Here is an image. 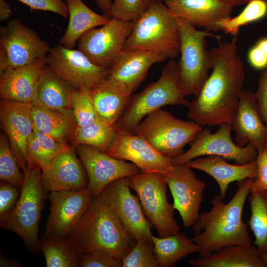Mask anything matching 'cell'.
I'll list each match as a JSON object with an SVG mask.
<instances>
[{
    "instance_id": "7dc6e473",
    "label": "cell",
    "mask_w": 267,
    "mask_h": 267,
    "mask_svg": "<svg viewBox=\"0 0 267 267\" xmlns=\"http://www.w3.org/2000/svg\"><path fill=\"white\" fill-rule=\"evenodd\" d=\"M255 95L262 120L267 125V69L259 76Z\"/></svg>"
},
{
    "instance_id": "f907efd6",
    "label": "cell",
    "mask_w": 267,
    "mask_h": 267,
    "mask_svg": "<svg viewBox=\"0 0 267 267\" xmlns=\"http://www.w3.org/2000/svg\"><path fill=\"white\" fill-rule=\"evenodd\" d=\"M21 264L17 261L14 260H9L4 257L2 253L0 256V267H21Z\"/></svg>"
},
{
    "instance_id": "4fadbf2b",
    "label": "cell",
    "mask_w": 267,
    "mask_h": 267,
    "mask_svg": "<svg viewBox=\"0 0 267 267\" xmlns=\"http://www.w3.org/2000/svg\"><path fill=\"white\" fill-rule=\"evenodd\" d=\"M127 177L109 183L100 194L135 240L153 242L152 223L145 217L138 196L132 193Z\"/></svg>"
},
{
    "instance_id": "7bdbcfd3",
    "label": "cell",
    "mask_w": 267,
    "mask_h": 267,
    "mask_svg": "<svg viewBox=\"0 0 267 267\" xmlns=\"http://www.w3.org/2000/svg\"><path fill=\"white\" fill-rule=\"evenodd\" d=\"M33 132L43 150L51 162L58 155L71 150L67 144L62 143L49 135L34 129Z\"/></svg>"
},
{
    "instance_id": "5b68a950",
    "label": "cell",
    "mask_w": 267,
    "mask_h": 267,
    "mask_svg": "<svg viewBox=\"0 0 267 267\" xmlns=\"http://www.w3.org/2000/svg\"><path fill=\"white\" fill-rule=\"evenodd\" d=\"M123 49L158 52L173 59L179 54V33L176 16L161 0L148 4L134 21Z\"/></svg>"
},
{
    "instance_id": "1f68e13d",
    "label": "cell",
    "mask_w": 267,
    "mask_h": 267,
    "mask_svg": "<svg viewBox=\"0 0 267 267\" xmlns=\"http://www.w3.org/2000/svg\"><path fill=\"white\" fill-rule=\"evenodd\" d=\"M39 247L44 255L46 267H78L80 253L68 237H43Z\"/></svg>"
},
{
    "instance_id": "9a60e30c",
    "label": "cell",
    "mask_w": 267,
    "mask_h": 267,
    "mask_svg": "<svg viewBox=\"0 0 267 267\" xmlns=\"http://www.w3.org/2000/svg\"><path fill=\"white\" fill-rule=\"evenodd\" d=\"M185 227H192L198 221L203 200L205 182L199 179L186 164H173L163 175Z\"/></svg>"
},
{
    "instance_id": "f5cc1de1",
    "label": "cell",
    "mask_w": 267,
    "mask_h": 267,
    "mask_svg": "<svg viewBox=\"0 0 267 267\" xmlns=\"http://www.w3.org/2000/svg\"><path fill=\"white\" fill-rule=\"evenodd\" d=\"M262 257L267 267V254H262Z\"/></svg>"
},
{
    "instance_id": "ba28073f",
    "label": "cell",
    "mask_w": 267,
    "mask_h": 267,
    "mask_svg": "<svg viewBox=\"0 0 267 267\" xmlns=\"http://www.w3.org/2000/svg\"><path fill=\"white\" fill-rule=\"evenodd\" d=\"M202 129L192 120H180L159 109L149 114L139 124L136 134L159 153L173 159L183 154L184 147L195 138Z\"/></svg>"
},
{
    "instance_id": "ac0fdd59",
    "label": "cell",
    "mask_w": 267,
    "mask_h": 267,
    "mask_svg": "<svg viewBox=\"0 0 267 267\" xmlns=\"http://www.w3.org/2000/svg\"><path fill=\"white\" fill-rule=\"evenodd\" d=\"M0 119L19 167L25 172L31 160L27 142L33 132L32 103L1 98Z\"/></svg>"
},
{
    "instance_id": "d6986e66",
    "label": "cell",
    "mask_w": 267,
    "mask_h": 267,
    "mask_svg": "<svg viewBox=\"0 0 267 267\" xmlns=\"http://www.w3.org/2000/svg\"><path fill=\"white\" fill-rule=\"evenodd\" d=\"M119 159L132 162L141 173L165 175L172 167V158L157 151L140 135L118 130L116 138L106 152Z\"/></svg>"
},
{
    "instance_id": "4dcf8cb0",
    "label": "cell",
    "mask_w": 267,
    "mask_h": 267,
    "mask_svg": "<svg viewBox=\"0 0 267 267\" xmlns=\"http://www.w3.org/2000/svg\"><path fill=\"white\" fill-rule=\"evenodd\" d=\"M154 250L159 267H173L180 260L192 253H198V246L180 230L172 235L158 238L153 235Z\"/></svg>"
},
{
    "instance_id": "60d3db41",
    "label": "cell",
    "mask_w": 267,
    "mask_h": 267,
    "mask_svg": "<svg viewBox=\"0 0 267 267\" xmlns=\"http://www.w3.org/2000/svg\"><path fill=\"white\" fill-rule=\"evenodd\" d=\"M21 188L2 181L0 184V222H3L16 206Z\"/></svg>"
},
{
    "instance_id": "f6af8a7d",
    "label": "cell",
    "mask_w": 267,
    "mask_h": 267,
    "mask_svg": "<svg viewBox=\"0 0 267 267\" xmlns=\"http://www.w3.org/2000/svg\"><path fill=\"white\" fill-rule=\"evenodd\" d=\"M27 150L30 160L34 161L40 167L42 173L45 172L51 162L43 150L34 132L28 140Z\"/></svg>"
},
{
    "instance_id": "7a4b0ae2",
    "label": "cell",
    "mask_w": 267,
    "mask_h": 267,
    "mask_svg": "<svg viewBox=\"0 0 267 267\" xmlns=\"http://www.w3.org/2000/svg\"><path fill=\"white\" fill-rule=\"evenodd\" d=\"M254 179L238 181L237 189L227 203L222 202L220 195H215L210 210L200 214L192 226V239L199 247L200 257L226 246L253 244L248 226L242 220V212Z\"/></svg>"
},
{
    "instance_id": "52a82bcc",
    "label": "cell",
    "mask_w": 267,
    "mask_h": 267,
    "mask_svg": "<svg viewBox=\"0 0 267 267\" xmlns=\"http://www.w3.org/2000/svg\"><path fill=\"white\" fill-rule=\"evenodd\" d=\"M176 17L179 33V53L177 63L180 84L188 95L196 97L212 70L210 50L206 48L207 37H220L207 30H197L186 20Z\"/></svg>"
},
{
    "instance_id": "2e32d148",
    "label": "cell",
    "mask_w": 267,
    "mask_h": 267,
    "mask_svg": "<svg viewBox=\"0 0 267 267\" xmlns=\"http://www.w3.org/2000/svg\"><path fill=\"white\" fill-rule=\"evenodd\" d=\"M0 46L7 55V69L31 63L46 56L51 48L35 30L23 24L18 18L0 26Z\"/></svg>"
},
{
    "instance_id": "4316f807",
    "label": "cell",
    "mask_w": 267,
    "mask_h": 267,
    "mask_svg": "<svg viewBox=\"0 0 267 267\" xmlns=\"http://www.w3.org/2000/svg\"><path fill=\"white\" fill-rule=\"evenodd\" d=\"M196 267H267L262 254L254 245L226 246L204 257L191 259Z\"/></svg>"
},
{
    "instance_id": "30bf717a",
    "label": "cell",
    "mask_w": 267,
    "mask_h": 267,
    "mask_svg": "<svg viewBox=\"0 0 267 267\" xmlns=\"http://www.w3.org/2000/svg\"><path fill=\"white\" fill-rule=\"evenodd\" d=\"M232 125L222 124L218 130L212 133L210 129H202L190 147L180 156L172 159V164H182L202 156L217 155L236 164L244 165L256 160L258 151L251 143L243 147L236 145L232 140Z\"/></svg>"
},
{
    "instance_id": "bcb514c9",
    "label": "cell",
    "mask_w": 267,
    "mask_h": 267,
    "mask_svg": "<svg viewBox=\"0 0 267 267\" xmlns=\"http://www.w3.org/2000/svg\"><path fill=\"white\" fill-rule=\"evenodd\" d=\"M248 58L251 66L256 69L267 67V37L260 39L249 50Z\"/></svg>"
},
{
    "instance_id": "7c38bea8",
    "label": "cell",
    "mask_w": 267,
    "mask_h": 267,
    "mask_svg": "<svg viewBox=\"0 0 267 267\" xmlns=\"http://www.w3.org/2000/svg\"><path fill=\"white\" fill-rule=\"evenodd\" d=\"M94 196L87 188L51 191L50 213L43 237H68L78 225Z\"/></svg>"
},
{
    "instance_id": "3957f363",
    "label": "cell",
    "mask_w": 267,
    "mask_h": 267,
    "mask_svg": "<svg viewBox=\"0 0 267 267\" xmlns=\"http://www.w3.org/2000/svg\"><path fill=\"white\" fill-rule=\"evenodd\" d=\"M68 238L79 253L101 250L122 259L137 241L100 194L93 197Z\"/></svg>"
},
{
    "instance_id": "f1b7e54d",
    "label": "cell",
    "mask_w": 267,
    "mask_h": 267,
    "mask_svg": "<svg viewBox=\"0 0 267 267\" xmlns=\"http://www.w3.org/2000/svg\"><path fill=\"white\" fill-rule=\"evenodd\" d=\"M69 10L67 28L60 44L74 49L80 38L89 30L107 24L112 18L99 14L89 8L82 0H65Z\"/></svg>"
},
{
    "instance_id": "681fc988",
    "label": "cell",
    "mask_w": 267,
    "mask_h": 267,
    "mask_svg": "<svg viewBox=\"0 0 267 267\" xmlns=\"http://www.w3.org/2000/svg\"><path fill=\"white\" fill-rule=\"evenodd\" d=\"M12 14L10 5L5 0H0V21L8 19Z\"/></svg>"
},
{
    "instance_id": "277c9868",
    "label": "cell",
    "mask_w": 267,
    "mask_h": 267,
    "mask_svg": "<svg viewBox=\"0 0 267 267\" xmlns=\"http://www.w3.org/2000/svg\"><path fill=\"white\" fill-rule=\"evenodd\" d=\"M187 95L179 79L177 63L170 59L157 81L132 94L115 126L118 130L135 134L139 124L150 113L167 105L188 106L190 102L185 98Z\"/></svg>"
},
{
    "instance_id": "cb8c5ba5",
    "label": "cell",
    "mask_w": 267,
    "mask_h": 267,
    "mask_svg": "<svg viewBox=\"0 0 267 267\" xmlns=\"http://www.w3.org/2000/svg\"><path fill=\"white\" fill-rule=\"evenodd\" d=\"M172 13L194 27L217 31V23L230 17L233 7L219 0H163Z\"/></svg>"
},
{
    "instance_id": "9c48e42d",
    "label": "cell",
    "mask_w": 267,
    "mask_h": 267,
    "mask_svg": "<svg viewBox=\"0 0 267 267\" xmlns=\"http://www.w3.org/2000/svg\"><path fill=\"white\" fill-rule=\"evenodd\" d=\"M127 178L130 187L139 198L145 217L154 226L160 237H166L180 230L174 217V205L168 201V185L163 175L158 172H140Z\"/></svg>"
},
{
    "instance_id": "ffe728a7",
    "label": "cell",
    "mask_w": 267,
    "mask_h": 267,
    "mask_svg": "<svg viewBox=\"0 0 267 267\" xmlns=\"http://www.w3.org/2000/svg\"><path fill=\"white\" fill-rule=\"evenodd\" d=\"M231 125L237 146L243 147L251 143L259 152L267 145V125L261 117L255 92L242 90Z\"/></svg>"
},
{
    "instance_id": "f546056e",
    "label": "cell",
    "mask_w": 267,
    "mask_h": 267,
    "mask_svg": "<svg viewBox=\"0 0 267 267\" xmlns=\"http://www.w3.org/2000/svg\"><path fill=\"white\" fill-rule=\"evenodd\" d=\"M33 104L32 118L34 129L67 144L76 122L72 110H53Z\"/></svg>"
},
{
    "instance_id": "8d00e7d4",
    "label": "cell",
    "mask_w": 267,
    "mask_h": 267,
    "mask_svg": "<svg viewBox=\"0 0 267 267\" xmlns=\"http://www.w3.org/2000/svg\"><path fill=\"white\" fill-rule=\"evenodd\" d=\"M90 89L87 87L77 89L72 96L71 107L77 127L85 126L98 119L90 95Z\"/></svg>"
},
{
    "instance_id": "d4e9b609",
    "label": "cell",
    "mask_w": 267,
    "mask_h": 267,
    "mask_svg": "<svg viewBox=\"0 0 267 267\" xmlns=\"http://www.w3.org/2000/svg\"><path fill=\"white\" fill-rule=\"evenodd\" d=\"M191 169L203 171L213 178L220 188V196L223 200L226 196L228 185L247 178H255L258 168L255 160L244 165L231 164L226 159L217 155H207L197 158L185 163Z\"/></svg>"
},
{
    "instance_id": "484cf974",
    "label": "cell",
    "mask_w": 267,
    "mask_h": 267,
    "mask_svg": "<svg viewBox=\"0 0 267 267\" xmlns=\"http://www.w3.org/2000/svg\"><path fill=\"white\" fill-rule=\"evenodd\" d=\"M133 93L123 84L108 78L98 83L90 90L97 118L115 125L127 107Z\"/></svg>"
},
{
    "instance_id": "ee69618b",
    "label": "cell",
    "mask_w": 267,
    "mask_h": 267,
    "mask_svg": "<svg viewBox=\"0 0 267 267\" xmlns=\"http://www.w3.org/2000/svg\"><path fill=\"white\" fill-rule=\"evenodd\" d=\"M256 161L257 176L252 182L250 192L267 191V145L258 152Z\"/></svg>"
},
{
    "instance_id": "d590c367",
    "label": "cell",
    "mask_w": 267,
    "mask_h": 267,
    "mask_svg": "<svg viewBox=\"0 0 267 267\" xmlns=\"http://www.w3.org/2000/svg\"><path fill=\"white\" fill-rule=\"evenodd\" d=\"M11 150L9 140L4 134L0 138V179L20 188L23 183V176Z\"/></svg>"
},
{
    "instance_id": "8992f818",
    "label": "cell",
    "mask_w": 267,
    "mask_h": 267,
    "mask_svg": "<svg viewBox=\"0 0 267 267\" xmlns=\"http://www.w3.org/2000/svg\"><path fill=\"white\" fill-rule=\"evenodd\" d=\"M40 167L31 160L24 172V178L18 201L8 217L2 222V228L11 230L24 241L27 249L35 253L40 249L39 226L44 198Z\"/></svg>"
},
{
    "instance_id": "836d02e7",
    "label": "cell",
    "mask_w": 267,
    "mask_h": 267,
    "mask_svg": "<svg viewBox=\"0 0 267 267\" xmlns=\"http://www.w3.org/2000/svg\"><path fill=\"white\" fill-rule=\"evenodd\" d=\"M248 201L251 210L249 225L253 232V244L262 254H267V191L250 192Z\"/></svg>"
},
{
    "instance_id": "44dd1931",
    "label": "cell",
    "mask_w": 267,
    "mask_h": 267,
    "mask_svg": "<svg viewBox=\"0 0 267 267\" xmlns=\"http://www.w3.org/2000/svg\"><path fill=\"white\" fill-rule=\"evenodd\" d=\"M88 176L82 162L72 150L63 152L51 161L41 174L44 192L80 190L87 188Z\"/></svg>"
},
{
    "instance_id": "5bb4252c",
    "label": "cell",
    "mask_w": 267,
    "mask_h": 267,
    "mask_svg": "<svg viewBox=\"0 0 267 267\" xmlns=\"http://www.w3.org/2000/svg\"><path fill=\"white\" fill-rule=\"evenodd\" d=\"M49 68L74 88H93L108 77L110 68L91 62L82 51L68 49L60 44L46 55Z\"/></svg>"
},
{
    "instance_id": "d6a6232c",
    "label": "cell",
    "mask_w": 267,
    "mask_h": 267,
    "mask_svg": "<svg viewBox=\"0 0 267 267\" xmlns=\"http://www.w3.org/2000/svg\"><path fill=\"white\" fill-rule=\"evenodd\" d=\"M117 133L115 125H111L97 119L85 126H76L74 137L78 144L91 146L106 153L113 143Z\"/></svg>"
},
{
    "instance_id": "603a6c76",
    "label": "cell",
    "mask_w": 267,
    "mask_h": 267,
    "mask_svg": "<svg viewBox=\"0 0 267 267\" xmlns=\"http://www.w3.org/2000/svg\"><path fill=\"white\" fill-rule=\"evenodd\" d=\"M167 59L165 55L154 51L123 49L107 78L123 84L134 92L145 79L153 65Z\"/></svg>"
},
{
    "instance_id": "db71d44e",
    "label": "cell",
    "mask_w": 267,
    "mask_h": 267,
    "mask_svg": "<svg viewBox=\"0 0 267 267\" xmlns=\"http://www.w3.org/2000/svg\"><path fill=\"white\" fill-rule=\"evenodd\" d=\"M154 0H144V2H145L146 6H147L148 4H149L150 2H151L152 1Z\"/></svg>"
},
{
    "instance_id": "e575fe53",
    "label": "cell",
    "mask_w": 267,
    "mask_h": 267,
    "mask_svg": "<svg viewBox=\"0 0 267 267\" xmlns=\"http://www.w3.org/2000/svg\"><path fill=\"white\" fill-rule=\"evenodd\" d=\"M267 14L266 0H252L247 3L244 9L237 16L224 19L219 22L217 31L222 30L236 37L239 28L251 22L259 20Z\"/></svg>"
},
{
    "instance_id": "816d5d0a",
    "label": "cell",
    "mask_w": 267,
    "mask_h": 267,
    "mask_svg": "<svg viewBox=\"0 0 267 267\" xmlns=\"http://www.w3.org/2000/svg\"><path fill=\"white\" fill-rule=\"evenodd\" d=\"M223 3L234 7L236 6L248 3L252 0H219Z\"/></svg>"
},
{
    "instance_id": "f35d334b",
    "label": "cell",
    "mask_w": 267,
    "mask_h": 267,
    "mask_svg": "<svg viewBox=\"0 0 267 267\" xmlns=\"http://www.w3.org/2000/svg\"><path fill=\"white\" fill-rule=\"evenodd\" d=\"M146 7L144 0H113L112 18L124 21H134Z\"/></svg>"
},
{
    "instance_id": "74e56055",
    "label": "cell",
    "mask_w": 267,
    "mask_h": 267,
    "mask_svg": "<svg viewBox=\"0 0 267 267\" xmlns=\"http://www.w3.org/2000/svg\"><path fill=\"white\" fill-rule=\"evenodd\" d=\"M153 242L137 240L132 251L122 259V267H158Z\"/></svg>"
},
{
    "instance_id": "ab89813d",
    "label": "cell",
    "mask_w": 267,
    "mask_h": 267,
    "mask_svg": "<svg viewBox=\"0 0 267 267\" xmlns=\"http://www.w3.org/2000/svg\"><path fill=\"white\" fill-rule=\"evenodd\" d=\"M78 267H121L122 259L104 251L95 250L80 253Z\"/></svg>"
},
{
    "instance_id": "b9f144b4",
    "label": "cell",
    "mask_w": 267,
    "mask_h": 267,
    "mask_svg": "<svg viewBox=\"0 0 267 267\" xmlns=\"http://www.w3.org/2000/svg\"><path fill=\"white\" fill-rule=\"evenodd\" d=\"M28 6L30 12L35 10L49 11L64 18L69 17V10L65 0H16Z\"/></svg>"
},
{
    "instance_id": "83f0119b",
    "label": "cell",
    "mask_w": 267,
    "mask_h": 267,
    "mask_svg": "<svg viewBox=\"0 0 267 267\" xmlns=\"http://www.w3.org/2000/svg\"><path fill=\"white\" fill-rule=\"evenodd\" d=\"M76 89L46 64L32 104L59 111L72 110L71 100Z\"/></svg>"
},
{
    "instance_id": "6da1fadb",
    "label": "cell",
    "mask_w": 267,
    "mask_h": 267,
    "mask_svg": "<svg viewBox=\"0 0 267 267\" xmlns=\"http://www.w3.org/2000/svg\"><path fill=\"white\" fill-rule=\"evenodd\" d=\"M236 43L237 38L233 37L210 50L212 72L187 106L188 118L201 127L233 123L245 81Z\"/></svg>"
},
{
    "instance_id": "e0dca14e",
    "label": "cell",
    "mask_w": 267,
    "mask_h": 267,
    "mask_svg": "<svg viewBox=\"0 0 267 267\" xmlns=\"http://www.w3.org/2000/svg\"><path fill=\"white\" fill-rule=\"evenodd\" d=\"M76 150L87 173V188L94 197L113 181L140 173L134 163L115 158L94 147L78 144Z\"/></svg>"
},
{
    "instance_id": "8fae6325",
    "label": "cell",
    "mask_w": 267,
    "mask_h": 267,
    "mask_svg": "<svg viewBox=\"0 0 267 267\" xmlns=\"http://www.w3.org/2000/svg\"><path fill=\"white\" fill-rule=\"evenodd\" d=\"M134 21L112 18L100 28L85 33L77 43L78 49L97 66L110 68L123 50Z\"/></svg>"
},
{
    "instance_id": "c3c4849f",
    "label": "cell",
    "mask_w": 267,
    "mask_h": 267,
    "mask_svg": "<svg viewBox=\"0 0 267 267\" xmlns=\"http://www.w3.org/2000/svg\"><path fill=\"white\" fill-rule=\"evenodd\" d=\"M102 11L103 15L109 18H112L111 0H92Z\"/></svg>"
},
{
    "instance_id": "7402d4cb",
    "label": "cell",
    "mask_w": 267,
    "mask_h": 267,
    "mask_svg": "<svg viewBox=\"0 0 267 267\" xmlns=\"http://www.w3.org/2000/svg\"><path fill=\"white\" fill-rule=\"evenodd\" d=\"M46 56L28 64L7 69L0 74V97L22 103L34 100Z\"/></svg>"
}]
</instances>
